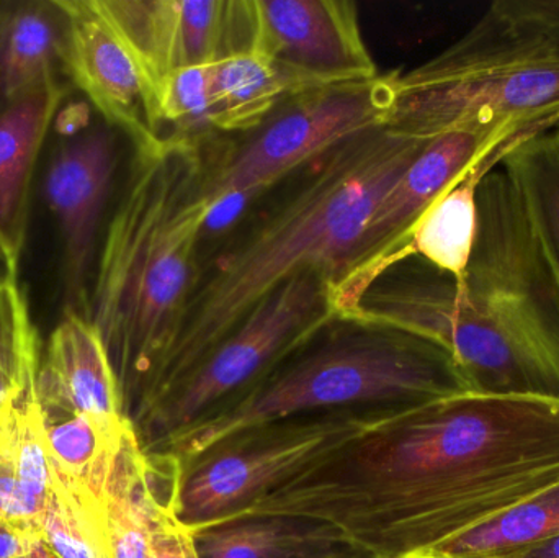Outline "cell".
I'll use <instances>...</instances> for the list:
<instances>
[{"mask_svg":"<svg viewBox=\"0 0 559 558\" xmlns=\"http://www.w3.org/2000/svg\"><path fill=\"white\" fill-rule=\"evenodd\" d=\"M558 480L559 402L466 393L390 409L226 523L301 518L371 556L426 557Z\"/></svg>","mask_w":559,"mask_h":558,"instance_id":"cell-1","label":"cell"},{"mask_svg":"<svg viewBox=\"0 0 559 558\" xmlns=\"http://www.w3.org/2000/svg\"><path fill=\"white\" fill-rule=\"evenodd\" d=\"M478 231L462 277L413 259L361 301L371 323L436 341L476 395L559 402V277L506 170L476 189Z\"/></svg>","mask_w":559,"mask_h":558,"instance_id":"cell-2","label":"cell"},{"mask_svg":"<svg viewBox=\"0 0 559 558\" xmlns=\"http://www.w3.org/2000/svg\"><path fill=\"white\" fill-rule=\"evenodd\" d=\"M429 140L381 127L306 167L277 203L199 269L173 346L140 405L182 379L286 282L319 272L334 285L378 203Z\"/></svg>","mask_w":559,"mask_h":558,"instance_id":"cell-3","label":"cell"},{"mask_svg":"<svg viewBox=\"0 0 559 558\" xmlns=\"http://www.w3.org/2000/svg\"><path fill=\"white\" fill-rule=\"evenodd\" d=\"M199 141L134 151L98 249L87 318L104 337L130 418L156 380L199 275L213 215Z\"/></svg>","mask_w":559,"mask_h":558,"instance_id":"cell-4","label":"cell"},{"mask_svg":"<svg viewBox=\"0 0 559 558\" xmlns=\"http://www.w3.org/2000/svg\"><path fill=\"white\" fill-rule=\"evenodd\" d=\"M466 393L468 377L436 341L337 317L241 395L150 454L187 462L236 432L293 416L426 405Z\"/></svg>","mask_w":559,"mask_h":558,"instance_id":"cell-5","label":"cell"},{"mask_svg":"<svg viewBox=\"0 0 559 558\" xmlns=\"http://www.w3.org/2000/svg\"><path fill=\"white\" fill-rule=\"evenodd\" d=\"M388 128L429 138L499 123L528 140L559 127V0H498L449 48L396 71Z\"/></svg>","mask_w":559,"mask_h":558,"instance_id":"cell-6","label":"cell"},{"mask_svg":"<svg viewBox=\"0 0 559 558\" xmlns=\"http://www.w3.org/2000/svg\"><path fill=\"white\" fill-rule=\"evenodd\" d=\"M337 317L328 277L306 272L286 282L182 379L134 409L143 451H157L241 395Z\"/></svg>","mask_w":559,"mask_h":558,"instance_id":"cell-7","label":"cell"},{"mask_svg":"<svg viewBox=\"0 0 559 558\" xmlns=\"http://www.w3.org/2000/svg\"><path fill=\"white\" fill-rule=\"evenodd\" d=\"M390 409L309 413L216 442L180 462L177 521L192 534L226 523L354 441Z\"/></svg>","mask_w":559,"mask_h":558,"instance_id":"cell-8","label":"cell"},{"mask_svg":"<svg viewBox=\"0 0 559 558\" xmlns=\"http://www.w3.org/2000/svg\"><path fill=\"white\" fill-rule=\"evenodd\" d=\"M396 71L368 81L311 88L283 102L245 143L210 161L206 193L213 209L246 199L311 166L345 141L388 127ZM213 210V212H215Z\"/></svg>","mask_w":559,"mask_h":558,"instance_id":"cell-9","label":"cell"},{"mask_svg":"<svg viewBox=\"0 0 559 558\" xmlns=\"http://www.w3.org/2000/svg\"><path fill=\"white\" fill-rule=\"evenodd\" d=\"M525 141L504 124H469L437 134L378 203L347 268L332 285L338 317L357 307L368 288L393 268L411 229L445 190L479 167H496Z\"/></svg>","mask_w":559,"mask_h":558,"instance_id":"cell-10","label":"cell"},{"mask_svg":"<svg viewBox=\"0 0 559 558\" xmlns=\"http://www.w3.org/2000/svg\"><path fill=\"white\" fill-rule=\"evenodd\" d=\"M118 167V131L105 121L59 141L43 179V199L61 241L64 313L87 317L102 219Z\"/></svg>","mask_w":559,"mask_h":558,"instance_id":"cell-11","label":"cell"},{"mask_svg":"<svg viewBox=\"0 0 559 558\" xmlns=\"http://www.w3.org/2000/svg\"><path fill=\"white\" fill-rule=\"evenodd\" d=\"M251 51L316 87L377 78L352 0H246Z\"/></svg>","mask_w":559,"mask_h":558,"instance_id":"cell-12","label":"cell"},{"mask_svg":"<svg viewBox=\"0 0 559 558\" xmlns=\"http://www.w3.org/2000/svg\"><path fill=\"white\" fill-rule=\"evenodd\" d=\"M66 19L62 69L102 120L127 134L134 151L167 140L157 123L153 97L136 62L115 35L94 0H59Z\"/></svg>","mask_w":559,"mask_h":558,"instance_id":"cell-13","label":"cell"},{"mask_svg":"<svg viewBox=\"0 0 559 558\" xmlns=\"http://www.w3.org/2000/svg\"><path fill=\"white\" fill-rule=\"evenodd\" d=\"M36 390L46 422L84 415L115 436L130 425L104 337L84 314L64 313L52 331Z\"/></svg>","mask_w":559,"mask_h":558,"instance_id":"cell-14","label":"cell"},{"mask_svg":"<svg viewBox=\"0 0 559 558\" xmlns=\"http://www.w3.org/2000/svg\"><path fill=\"white\" fill-rule=\"evenodd\" d=\"M66 95L58 79L0 107V262L10 275L25 248L36 161Z\"/></svg>","mask_w":559,"mask_h":558,"instance_id":"cell-15","label":"cell"},{"mask_svg":"<svg viewBox=\"0 0 559 558\" xmlns=\"http://www.w3.org/2000/svg\"><path fill=\"white\" fill-rule=\"evenodd\" d=\"M180 475L179 459L143 451L130 422L105 495L114 558H150L154 533L176 513Z\"/></svg>","mask_w":559,"mask_h":558,"instance_id":"cell-16","label":"cell"},{"mask_svg":"<svg viewBox=\"0 0 559 558\" xmlns=\"http://www.w3.org/2000/svg\"><path fill=\"white\" fill-rule=\"evenodd\" d=\"M66 28L59 0L0 2V107L58 81Z\"/></svg>","mask_w":559,"mask_h":558,"instance_id":"cell-17","label":"cell"},{"mask_svg":"<svg viewBox=\"0 0 559 558\" xmlns=\"http://www.w3.org/2000/svg\"><path fill=\"white\" fill-rule=\"evenodd\" d=\"M318 88L301 75L254 51L212 64V128L215 133H251L288 98Z\"/></svg>","mask_w":559,"mask_h":558,"instance_id":"cell-18","label":"cell"},{"mask_svg":"<svg viewBox=\"0 0 559 558\" xmlns=\"http://www.w3.org/2000/svg\"><path fill=\"white\" fill-rule=\"evenodd\" d=\"M197 558H318L348 546L318 521L258 517L193 533Z\"/></svg>","mask_w":559,"mask_h":558,"instance_id":"cell-19","label":"cell"},{"mask_svg":"<svg viewBox=\"0 0 559 558\" xmlns=\"http://www.w3.org/2000/svg\"><path fill=\"white\" fill-rule=\"evenodd\" d=\"M492 169L495 167L473 170L433 200L411 229L393 268L417 258L439 271L462 277L468 268L478 231L476 189L479 180Z\"/></svg>","mask_w":559,"mask_h":558,"instance_id":"cell-20","label":"cell"},{"mask_svg":"<svg viewBox=\"0 0 559 558\" xmlns=\"http://www.w3.org/2000/svg\"><path fill=\"white\" fill-rule=\"evenodd\" d=\"M143 74L156 110L160 82L182 69V0H94ZM157 117V110H156ZM159 123V120H157Z\"/></svg>","mask_w":559,"mask_h":558,"instance_id":"cell-21","label":"cell"},{"mask_svg":"<svg viewBox=\"0 0 559 558\" xmlns=\"http://www.w3.org/2000/svg\"><path fill=\"white\" fill-rule=\"evenodd\" d=\"M559 536V480L488 523L433 549L432 558H502Z\"/></svg>","mask_w":559,"mask_h":558,"instance_id":"cell-22","label":"cell"},{"mask_svg":"<svg viewBox=\"0 0 559 558\" xmlns=\"http://www.w3.org/2000/svg\"><path fill=\"white\" fill-rule=\"evenodd\" d=\"M559 277V127L512 147L501 161Z\"/></svg>","mask_w":559,"mask_h":558,"instance_id":"cell-23","label":"cell"},{"mask_svg":"<svg viewBox=\"0 0 559 558\" xmlns=\"http://www.w3.org/2000/svg\"><path fill=\"white\" fill-rule=\"evenodd\" d=\"M41 531L56 558H114L107 503L55 471Z\"/></svg>","mask_w":559,"mask_h":558,"instance_id":"cell-24","label":"cell"},{"mask_svg":"<svg viewBox=\"0 0 559 558\" xmlns=\"http://www.w3.org/2000/svg\"><path fill=\"white\" fill-rule=\"evenodd\" d=\"M123 435H111L84 415L49 419L46 422V438L52 471L62 480L105 501L111 467Z\"/></svg>","mask_w":559,"mask_h":558,"instance_id":"cell-25","label":"cell"},{"mask_svg":"<svg viewBox=\"0 0 559 558\" xmlns=\"http://www.w3.org/2000/svg\"><path fill=\"white\" fill-rule=\"evenodd\" d=\"M38 331L16 275L0 278V385L19 396L35 392L38 382Z\"/></svg>","mask_w":559,"mask_h":558,"instance_id":"cell-26","label":"cell"},{"mask_svg":"<svg viewBox=\"0 0 559 558\" xmlns=\"http://www.w3.org/2000/svg\"><path fill=\"white\" fill-rule=\"evenodd\" d=\"M157 120L167 138L199 141L212 128V64L192 66L170 72L156 94Z\"/></svg>","mask_w":559,"mask_h":558,"instance_id":"cell-27","label":"cell"},{"mask_svg":"<svg viewBox=\"0 0 559 558\" xmlns=\"http://www.w3.org/2000/svg\"><path fill=\"white\" fill-rule=\"evenodd\" d=\"M150 558H197L193 534L177 521L176 513L167 514L154 533Z\"/></svg>","mask_w":559,"mask_h":558,"instance_id":"cell-28","label":"cell"},{"mask_svg":"<svg viewBox=\"0 0 559 558\" xmlns=\"http://www.w3.org/2000/svg\"><path fill=\"white\" fill-rule=\"evenodd\" d=\"M41 541V527L0 520V558L25 557Z\"/></svg>","mask_w":559,"mask_h":558,"instance_id":"cell-29","label":"cell"},{"mask_svg":"<svg viewBox=\"0 0 559 558\" xmlns=\"http://www.w3.org/2000/svg\"><path fill=\"white\" fill-rule=\"evenodd\" d=\"M502 558H559V536L542 541Z\"/></svg>","mask_w":559,"mask_h":558,"instance_id":"cell-30","label":"cell"},{"mask_svg":"<svg viewBox=\"0 0 559 558\" xmlns=\"http://www.w3.org/2000/svg\"><path fill=\"white\" fill-rule=\"evenodd\" d=\"M318 558H380L371 556V554L364 553V550L357 549V547L342 546L338 549L331 550V553L324 554V556Z\"/></svg>","mask_w":559,"mask_h":558,"instance_id":"cell-31","label":"cell"},{"mask_svg":"<svg viewBox=\"0 0 559 558\" xmlns=\"http://www.w3.org/2000/svg\"><path fill=\"white\" fill-rule=\"evenodd\" d=\"M22 558H56V556L51 553V549L46 546L45 541H41V543L36 544V546Z\"/></svg>","mask_w":559,"mask_h":558,"instance_id":"cell-32","label":"cell"},{"mask_svg":"<svg viewBox=\"0 0 559 558\" xmlns=\"http://www.w3.org/2000/svg\"><path fill=\"white\" fill-rule=\"evenodd\" d=\"M411 558H432V557H411Z\"/></svg>","mask_w":559,"mask_h":558,"instance_id":"cell-33","label":"cell"}]
</instances>
